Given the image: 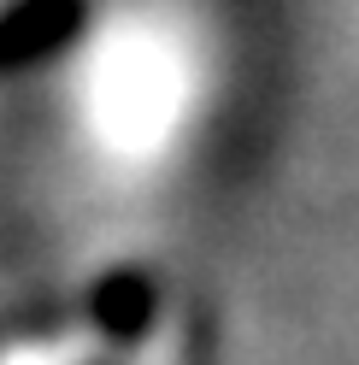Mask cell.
<instances>
[{
    "mask_svg": "<svg viewBox=\"0 0 359 365\" xmlns=\"http://www.w3.org/2000/svg\"><path fill=\"white\" fill-rule=\"evenodd\" d=\"M77 0H0V71L53 53L77 30Z\"/></svg>",
    "mask_w": 359,
    "mask_h": 365,
    "instance_id": "cell-2",
    "label": "cell"
},
{
    "mask_svg": "<svg viewBox=\"0 0 359 365\" xmlns=\"http://www.w3.org/2000/svg\"><path fill=\"white\" fill-rule=\"evenodd\" d=\"M0 365H177V330L142 289L112 283L65 318L0 336Z\"/></svg>",
    "mask_w": 359,
    "mask_h": 365,
    "instance_id": "cell-1",
    "label": "cell"
}]
</instances>
